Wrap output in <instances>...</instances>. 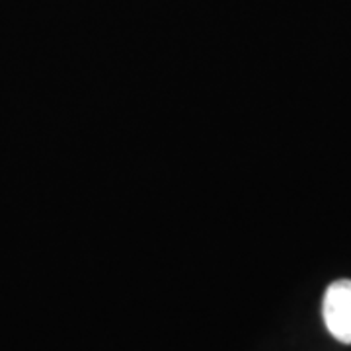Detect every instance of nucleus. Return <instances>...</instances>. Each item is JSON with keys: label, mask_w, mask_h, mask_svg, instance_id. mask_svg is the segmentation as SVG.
I'll return each instance as SVG.
<instances>
[{"label": "nucleus", "mask_w": 351, "mask_h": 351, "mask_svg": "<svg viewBox=\"0 0 351 351\" xmlns=\"http://www.w3.org/2000/svg\"><path fill=\"white\" fill-rule=\"evenodd\" d=\"M322 316L328 332L341 343L351 346V279H338L326 289Z\"/></svg>", "instance_id": "1"}]
</instances>
